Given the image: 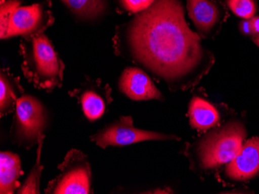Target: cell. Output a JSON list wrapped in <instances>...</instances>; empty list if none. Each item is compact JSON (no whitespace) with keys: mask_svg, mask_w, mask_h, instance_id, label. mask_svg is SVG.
<instances>
[{"mask_svg":"<svg viewBox=\"0 0 259 194\" xmlns=\"http://www.w3.org/2000/svg\"><path fill=\"white\" fill-rule=\"evenodd\" d=\"M49 123V112L45 105L36 97L24 94L16 105L10 140L19 147L30 150L45 136Z\"/></svg>","mask_w":259,"mask_h":194,"instance_id":"cell-3","label":"cell"},{"mask_svg":"<svg viewBox=\"0 0 259 194\" xmlns=\"http://www.w3.org/2000/svg\"><path fill=\"white\" fill-rule=\"evenodd\" d=\"M24 95L20 77L14 76L9 68L0 70V116L14 112L19 98Z\"/></svg>","mask_w":259,"mask_h":194,"instance_id":"cell-12","label":"cell"},{"mask_svg":"<svg viewBox=\"0 0 259 194\" xmlns=\"http://www.w3.org/2000/svg\"><path fill=\"white\" fill-rule=\"evenodd\" d=\"M45 138V136H43L39 140L37 145L36 161H35L32 169H30V173L26 178L25 181L16 191L17 194L40 193V178H41L42 171L44 169V166L40 163V158H41L42 148H43Z\"/></svg>","mask_w":259,"mask_h":194,"instance_id":"cell-16","label":"cell"},{"mask_svg":"<svg viewBox=\"0 0 259 194\" xmlns=\"http://www.w3.org/2000/svg\"><path fill=\"white\" fill-rule=\"evenodd\" d=\"M19 53L22 72L35 88L52 92L62 86L65 65L45 33L22 39Z\"/></svg>","mask_w":259,"mask_h":194,"instance_id":"cell-2","label":"cell"},{"mask_svg":"<svg viewBox=\"0 0 259 194\" xmlns=\"http://www.w3.org/2000/svg\"><path fill=\"white\" fill-rule=\"evenodd\" d=\"M23 174L20 156L11 152L0 153V193L13 194L20 187Z\"/></svg>","mask_w":259,"mask_h":194,"instance_id":"cell-13","label":"cell"},{"mask_svg":"<svg viewBox=\"0 0 259 194\" xmlns=\"http://www.w3.org/2000/svg\"><path fill=\"white\" fill-rule=\"evenodd\" d=\"M245 137V128L238 121L210 132L198 146L199 163L205 169L230 163L238 154Z\"/></svg>","mask_w":259,"mask_h":194,"instance_id":"cell-4","label":"cell"},{"mask_svg":"<svg viewBox=\"0 0 259 194\" xmlns=\"http://www.w3.org/2000/svg\"><path fill=\"white\" fill-rule=\"evenodd\" d=\"M24 0H0V38L7 39L12 17Z\"/></svg>","mask_w":259,"mask_h":194,"instance_id":"cell-18","label":"cell"},{"mask_svg":"<svg viewBox=\"0 0 259 194\" xmlns=\"http://www.w3.org/2000/svg\"><path fill=\"white\" fill-rule=\"evenodd\" d=\"M75 20L93 23L108 13L110 0H60Z\"/></svg>","mask_w":259,"mask_h":194,"instance_id":"cell-14","label":"cell"},{"mask_svg":"<svg viewBox=\"0 0 259 194\" xmlns=\"http://www.w3.org/2000/svg\"><path fill=\"white\" fill-rule=\"evenodd\" d=\"M155 0H113L116 11L120 14L135 15L149 7Z\"/></svg>","mask_w":259,"mask_h":194,"instance_id":"cell-19","label":"cell"},{"mask_svg":"<svg viewBox=\"0 0 259 194\" xmlns=\"http://www.w3.org/2000/svg\"><path fill=\"white\" fill-rule=\"evenodd\" d=\"M52 7L51 0H44L38 4L19 7L12 17L7 39L15 36L30 38L44 33L55 23Z\"/></svg>","mask_w":259,"mask_h":194,"instance_id":"cell-7","label":"cell"},{"mask_svg":"<svg viewBox=\"0 0 259 194\" xmlns=\"http://www.w3.org/2000/svg\"><path fill=\"white\" fill-rule=\"evenodd\" d=\"M90 140L102 149L108 146H124L150 140H178V136L135 128L131 116L120 117L118 120L92 135Z\"/></svg>","mask_w":259,"mask_h":194,"instance_id":"cell-6","label":"cell"},{"mask_svg":"<svg viewBox=\"0 0 259 194\" xmlns=\"http://www.w3.org/2000/svg\"><path fill=\"white\" fill-rule=\"evenodd\" d=\"M189 115L190 125L200 131L215 126L220 120L218 110L200 97H194L190 101Z\"/></svg>","mask_w":259,"mask_h":194,"instance_id":"cell-15","label":"cell"},{"mask_svg":"<svg viewBox=\"0 0 259 194\" xmlns=\"http://www.w3.org/2000/svg\"><path fill=\"white\" fill-rule=\"evenodd\" d=\"M238 27L240 32L244 36H248L251 38L254 36L259 35V15L241 20Z\"/></svg>","mask_w":259,"mask_h":194,"instance_id":"cell-20","label":"cell"},{"mask_svg":"<svg viewBox=\"0 0 259 194\" xmlns=\"http://www.w3.org/2000/svg\"><path fill=\"white\" fill-rule=\"evenodd\" d=\"M231 13L242 19H250L257 15L258 4L257 0H221Z\"/></svg>","mask_w":259,"mask_h":194,"instance_id":"cell-17","label":"cell"},{"mask_svg":"<svg viewBox=\"0 0 259 194\" xmlns=\"http://www.w3.org/2000/svg\"><path fill=\"white\" fill-rule=\"evenodd\" d=\"M259 173V137L243 143L236 156L228 163L226 174L231 179L245 181Z\"/></svg>","mask_w":259,"mask_h":194,"instance_id":"cell-11","label":"cell"},{"mask_svg":"<svg viewBox=\"0 0 259 194\" xmlns=\"http://www.w3.org/2000/svg\"><path fill=\"white\" fill-rule=\"evenodd\" d=\"M190 20L202 39H213L229 17L221 0H184Z\"/></svg>","mask_w":259,"mask_h":194,"instance_id":"cell-8","label":"cell"},{"mask_svg":"<svg viewBox=\"0 0 259 194\" xmlns=\"http://www.w3.org/2000/svg\"><path fill=\"white\" fill-rule=\"evenodd\" d=\"M118 88L121 93L134 101L164 100L149 75L138 67L125 68L119 78Z\"/></svg>","mask_w":259,"mask_h":194,"instance_id":"cell-10","label":"cell"},{"mask_svg":"<svg viewBox=\"0 0 259 194\" xmlns=\"http://www.w3.org/2000/svg\"><path fill=\"white\" fill-rule=\"evenodd\" d=\"M251 39H252V41L259 47V35L254 36L251 37Z\"/></svg>","mask_w":259,"mask_h":194,"instance_id":"cell-21","label":"cell"},{"mask_svg":"<svg viewBox=\"0 0 259 194\" xmlns=\"http://www.w3.org/2000/svg\"><path fill=\"white\" fill-rule=\"evenodd\" d=\"M113 47L115 54L135 63L171 91L193 88L215 63L213 53L187 24L181 0H155L116 26Z\"/></svg>","mask_w":259,"mask_h":194,"instance_id":"cell-1","label":"cell"},{"mask_svg":"<svg viewBox=\"0 0 259 194\" xmlns=\"http://www.w3.org/2000/svg\"><path fill=\"white\" fill-rule=\"evenodd\" d=\"M58 169L60 173L48 183L45 193H93L91 166L88 156L81 150H69Z\"/></svg>","mask_w":259,"mask_h":194,"instance_id":"cell-5","label":"cell"},{"mask_svg":"<svg viewBox=\"0 0 259 194\" xmlns=\"http://www.w3.org/2000/svg\"><path fill=\"white\" fill-rule=\"evenodd\" d=\"M111 93L112 88L108 84L88 76L78 88L68 91V95L76 100L85 118L90 121L104 115L113 100Z\"/></svg>","mask_w":259,"mask_h":194,"instance_id":"cell-9","label":"cell"}]
</instances>
